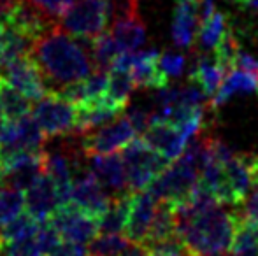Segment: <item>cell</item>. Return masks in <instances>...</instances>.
<instances>
[{"instance_id": "22", "label": "cell", "mask_w": 258, "mask_h": 256, "mask_svg": "<svg viewBox=\"0 0 258 256\" xmlns=\"http://www.w3.org/2000/svg\"><path fill=\"white\" fill-rule=\"evenodd\" d=\"M234 256H258V225L239 214L234 242L230 247Z\"/></svg>"}, {"instance_id": "8", "label": "cell", "mask_w": 258, "mask_h": 256, "mask_svg": "<svg viewBox=\"0 0 258 256\" xmlns=\"http://www.w3.org/2000/svg\"><path fill=\"white\" fill-rule=\"evenodd\" d=\"M48 221L56 228L60 237L71 240V242L86 244L100 233L99 218L81 211L74 204H65L56 207Z\"/></svg>"}, {"instance_id": "15", "label": "cell", "mask_w": 258, "mask_h": 256, "mask_svg": "<svg viewBox=\"0 0 258 256\" xmlns=\"http://www.w3.org/2000/svg\"><path fill=\"white\" fill-rule=\"evenodd\" d=\"M156 200L150 192H134L130 202L128 221L125 226V235L132 244H143L150 232L151 221L156 212Z\"/></svg>"}, {"instance_id": "13", "label": "cell", "mask_w": 258, "mask_h": 256, "mask_svg": "<svg viewBox=\"0 0 258 256\" xmlns=\"http://www.w3.org/2000/svg\"><path fill=\"white\" fill-rule=\"evenodd\" d=\"M143 139L169 161H176L188 146V140L176 125L158 118H151V123L143 133Z\"/></svg>"}, {"instance_id": "11", "label": "cell", "mask_w": 258, "mask_h": 256, "mask_svg": "<svg viewBox=\"0 0 258 256\" xmlns=\"http://www.w3.org/2000/svg\"><path fill=\"white\" fill-rule=\"evenodd\" d=\"M0 23L9 27L16 34L23 35L30 42H35L53 27L54 20L46 16L41 9H37L28 0H16L14 6L0 18Z\"/></svg>"}, {"instance_id": "20", "label": "cell", "mask_w": 258, "mask_h": 256, "mask_svg": "<svg viewBox=\"0 0 258 256\" xmlns=\"http://www.w3.org/2000/svg\"><path fill=\"white\" fill-rule=\"evenodd\" d=\"M223 168L225 174H227L228 185H230L232 192H234L235 198L239 200V205H241L253 185L251 170H249L246 154H234L225 161Z\"/></svg>"}, {"instance_id": "39", "label": "cell", "mask_w": 258, "mask_h": 256, "mask_svg": "<svg viewBox=\"0 0 258 256\" xmlns=\"http://www.w3.org/2000/svg\"><path fill=\"white\" fill-rule=\"evenodd\" d=\"M234 68L246 72V74L255 75V77L258 79V60L253 58V56H249L248 53H244V51H239L237 53V56H235Z\"/></svg>"}, {"instance_id": "45", "label": "cell", "mask_w": 258, "mask_h": 256, "mask_svg": "<svg viewBox=\"0 0 258 256\" xmlns=\"http://www.w3.org/2000/svg\"><path fill=\"white\" fill-rule=\"evenodd\" d=\"M0 158H2V151H0Z\"/></svg>"}, {"instance_id": "4", "label": "cell", "mask_w": 258, "mask_h": 256, "mask_svg": "<svg viewBox=\"0 0 258 256\" xmlns=\"http://www.w3.org/2000/svg\"><path fill=\"white\" fill-rule=\"evenodd\" d=\"M130 192H144L172 161L158 153L144 139H134L121 151Z\"/></svg>"}, {"instance_id": "25", "label": "cell", "mask_w": 258, "mask_h": 256, "mask_svg": "<svg viewBox=\"0 0 258 256\" xmlns=\"http://www.w3.org/2000/svg\"><path fill=\"white\" fill-rule=\"evenodd\" d=\"M119 55L121 53H119V48L111 32H104L99 37L90 41V56H92V62L97 68L109 70Z\"/></svg>"}, {"instance_id": "3", "label": "cell", "mask_w": 258, "mask_h": 256, "mask_svg": "<svg viewBox=\"0 0 258 256\" xmlns=\"http://www.w3.org/2000/svg\"><path fill=\"white\" fill-rule=\"evenodd\" d=\"M112 16L114 0H76L61 16V27L72 37L90 42L104 34Z\"/></svg>"}, {"instance_id": "48", "label": "cell", "mask_w": 258, "mask_h": 256, "mask_svg": "<svg viewBox=\"0 0 258 256\" xmlns=\"http://www.w3.org/2000/svg\"><path fill=\"white\" fill-rule=\"evenodd\" d=\"M256 90H258V88H256Z\"/></svg>"}, {"instance_id": "5", "label": "cell", "mask_w": 258, "mask_h": 256, "mask_svg": "<svg viewBox=\"0 0 258 256\" xmlns=\"http://www.w3.org/2000/svg\"><path fill=\"white\" fill-rule=\"evenodd\" d=\"M32 116L46 137L72 135L78 130V106L56 92H49L42 99L35 100L32 106Z\"/></svg>"}, {"instance_id": "7", "label": "cell", "mask_w": 258, "mask_h": 256, "mask_svg": "<svg viewBox=\"0 0 258 256\" xmlns=\"http://www.w3.org/2000/svg\"><path fill=\"white\" fill-rule=\"evenodd\" d=\"M2 79L30 100H39L51 92L41 67L30 53L18 56L13 62L4 65Z\"/></svg>"}, {"instance_id": "28", "label": "cell", "mask_w": 258, "mask_h": 256, "mask_svg": "<svg viewBox=\"0 0 258 256\" xmlns=\"http://www.w3.org/2000/svg\"><path fill=\"white\" fill-rule=\"evenodd\" d=\"M0 95H2L7 120H20V118L32 113V100L27 99L25 95H21L18 90H14L13 86L7 84L4 79L0 82Z\"/></svg>"}, {"instance_id": "38", "label": "cell", "mask_w": 258, "mask_h": 256, "mask_svg": "<svg viewBox=\"0 0 258 256\" xmlns=\"http://www.w3.org/2000/svg\"><path fill=\"white\" fill-rule=\"evenodd\" d=\"M44 256H90V251L83 244L63 240L58 242L53 249H49Z\"/></svg>"}, {"instance_id": "16", "label": "cell", "mask_w": 258, "mask_h": 256, "mask_svg": "<svg viewBox=\"0 0 258 256\" xmlns=\"http://www.w3.org/2000/svg\"><path fill=\"white\" fill-rule=\"evenodd\" d=\"M90 172L99 179L100 185L105 190H109V192H114L116 195L128 192V181H126V170L121 154L109 153L92 156Z\"/></svg>"}, {"instance_id": "32", "label": "cell", "mask_w": 258, "mask_h": 256, "mask_svg": "<svg viewBox=\"0 0 258 256\" xmlns=\"http://www.w3.org/2000/svg\"><path fill=\"white\" fill-rule=\"evenodd\" d=\"M239 51H241L239 42L235 41L234 35L227 30V34L223 35V39H221V41L218 42L216 48H214V53H216V58L214 60H216V62L220 63L228 74L230 70H234L235 56H237Z\"/></svg>"}, {"instance_id": "29", "label": "cell", "mask_w": 258, "mask_h": 256, "mask_svg": "<svg viewBox=\"0 0 258 256\" xmlns=\"http://www.w3.org/2000/svg\"><path fill=\"white\" fill-rule=\"evenodd\" d=\"M227 34V23H225V16L221 13H214L204 23H201L199 28V46L206 51H211L218 46V42L223 39Z\"/></svg>"}, {"instance_id": "19", "label": "cell", "mask_w": 258, "mask_h": 256, "mask_svg": "<svg viewBox=\"0 0 258 256\" xmlns=\"http://www.w3.org/2000/svg\"><path fill=\"white\" fill-rule=\"evenodd\" d=\"M225 75H227V70H225L216 60L211 62L206 56H201V58L197 60V63L194 65V68H191L190 81L195 82L197 86H201L202 92L211 99V97L216 95V92L220 90Z\"/></svg>"}, {"instance_id": "12", "label": "cell", "mask_w": 258, "mask_h": 256, "mask_svg": "<svg viewBox=\"0 0 258 256\" xmlns=\"http://www.w3.org/2000/svg\"><path fill=\"white\" fill-rule=\"evenodd\" d=\"M71 204L88 214L100 218L107 211L111 197L107 195V190L100 185L99 179L90 172V168H83L72 181Z\"/></svg>"}, {"instance_id": "41", "label": "cell", "mask_w": 258, "mask_h": 256, "mask_svg": "<svg viewBox=\"0 0 258 256\" xmlns=\"http://www.w3.org/2000/svg\"><path fill=\"white\" fill-rule=\"evenodd\" d=\"M246 160H248L249 170H251L253 183H258V154H246Z\"/></svg>"}, {"instance_id": "2", "label": "cell", "mask_w": 258, "mask_h": 256, "mask_svg": "<svg viewBox=\"0 0 258 256\" xmlns=\"http://www.w3.org/2000/svg\"><path fill=\"white\" fill-rule=\"evenodd\" d=\"M237 212L223 211L220 205L211 211L176 223V233L190 256H223L234 242Z\"/></svg>"}, {"instance_id": "14", "label": "cell", "mask_w": 258, "mask_h": 256, "mask_svg": "<svg viewBox=\"0 0 258 256\" xmlns=\"http://www.w3.org/2000/svg\"><path fill=\"white\" fill-rule=\"evenodd\" d=\"M56 185L48 174H42L25 190V209L30 216H34L39 223H44L60 207Z\"/></svg>"}, {"instance_id": "6", "label": "cell", "mask_w": 258, "mask_h": 256, "mask_svg": "<svg viewBox=\"0 0 258 256\" xmlns=\"http://www.w3.org/2000/svg\"><path fill=\"white\" fill-rule=\"evenodd\" d=\"M136 135L137 130L134 128L130 118L123 114L111 123L85 133L81 139V153L88 158L116 153L118 149L128 146L136 139Z\"/></svg>"}, {"instance_id": "35", "label": "cell", "mask_w": 258, "mask_h": 256, "mask_svg": "<svg viewBox=\"0 0 258 256\" xmlns=\"http://www.w3.org/2000/svg\"><path fill=\"white\" fill-rule=\"evenodd\" d=\"M28 2H32L37 9H41L46 16L54 20V18L63 16V14L71 9V6L76 0H28Z\"/></svg>"}, {"instance_id": "47", "label": "cell", "mask_w": 258, "mask_h": 256, "mask_svg": "<svg viewBox=\"0 0 258 256\" xmlns=\"http://www.w3.org/2000/svg\"><path fill=\"white\" fill-rule=\"evenodd\" d=\"M232 256H234V254H232Z\"/></svg>"}, {"instance_id": "46", "label": "cell", "mask_w": 258, "mask_h": 256, "mask_svg": "<svg viewBox=\"0 0 258 256\" xmlns=\"http://www.w3.org/2000/svg\"><path fill=\"white\" fill-rule=\"evenodd\" d=\"M237 2H241V0H237Z\"/></svg>"}, {"instance_id": "42", "label": "cell", "mask_w": 258, "mask_h": 256, "mask_svg": "<svg viewBox=\"0 0 258 256\" xmlns=\"http://www.w3.org/2000/svg\"><path fill=\"white\" fill-rule=\"evenodd\" d=\"M7 121V116H6V109H4V102H2V95H0V125Z\"/></svg>"}, {"instance_id": "10", "label": "cell", "mask_w": 258, "mask_h": 256, "mask_svg": "<svg viewBox=\"0 0 258 256\" xmlns=\"http://www.w3.org/2000/svg\"><path fill=\"white\" fill-rule=\"evenodd\" d=\"M111 35L119 53H134L146 42V25L139 16L137 0H118Z\"/></svg>"}, {"instance_id": "9", "label": "cell", "mask_w": 258, "mask_h": 256, "mask_svg": "<svg viewBox=\"0 0 258 256\" xmlns=\"http://www.w3.org/2000/svg\"><path fill=\"white\" fill-rule=\"evenodd\" d=\"M112 67L128 70L136 82V88L162 90L169 86V75L160 68V53L156 49L121 53Z\"/></svg>"}, {"instance_id": "37", "label": "cell", "mask_w": 258, "mask_h": 256, "mask_svg": "<svg viewBox=\"0 0 258 256\" xmlns=\"http://www.w3.org/2000/svg\"><path fill=\"white\" fill-rule=\"evenodd\" d=\"M242 212V218L249 219V221L258 225V183H253L251 190L246 195V198L242 200V204L239 205Z\"/></svg>"}, {"instance_id": "26", "label": "cell", "mask_w": 258, "mask_h": 256, "mask_svg": "<svg viewBox=\"0 0 258 256\" xmlns=\"http://www.w3.org/2000/svg\"><path fill=\"white\" fill-rule=\"evenodd\" d=\"M136 82L132 79V74L125 68L111 67L109 68V81H107V97L118 106L125 107L130 100Z\"/></svg>"}, {"instance_id": "40", "label": "cell", "mask_w": 258, "mask_h": 256, "mask_svg": "<svg viewBox=\"0 0 258 256\" xmlns=\"http://www.w3.org/2000/svg\"><path fill=\"white\" fill-rule=\"evenodd\" d=\"M118 256H155V254H151L150 251L141 246V244H130V246L126 247L125 251H121Z\"/></svg>"}, {"instance_id": "27", "label": "cell", "mask_w": 258, "mask_h": 256, "mask_svg": "<svg viewBox=\"0 0 258 256\" xmlns=\"http://www.w3.org/2000/svg\"><path fill=\"white\" fill-rule=\"evenodd\" d=\"M41 223L30 216L27 211L21 212L20 216H16L14 219H11L9 223H6L4 226H0V232H2L4 244L13 242V240L27 239V237H34L37 233Z\"/></svg>"}, {"instance_id": "24", "label": "cell", "mask_w": 258, "mask_h": 256, "mask_svg": "<svg viewBox=\"0 0 258 256\" xmlns=\"http://www.w3.org/2000/svg\"><path fill=\"white\" fill-rule=\"evenodd\" d=\"M32 44H34V42H30L28 39H25L23 35L16 34V32L11 30L9 27L0 23V67L13 62L18 56L30 53Z\"/></svg>"}, {"instance_id": "21", "label": "cell", "mask_w": 258, "mask_h": 256, "mask_svg": "<svg viewBox=\"0 0 258 256\" xmlns=\"http://www.w3.org/2000/svg\"><path fill=\"white\" fill-rule=\"evenodd\" d=\"M256 88H258V79L255 75L246 74V72L234 68V70H230L225 75L220 90H218L216 95L211 99V107L223 106L234 93H249V92H255Z\"/></svg>"}, {"instance_id": "44", "label": "cell", "mask_w": 258, "mask_h": 256, "mask_svg": "<svg viewBox=\"0 0 258 256\" xmlns=\"http://www.w3.org/2000/svg\"><path fill=\"white\" fill-rule=\"evenodd\" d=\"M0 82H2V74H0Z\"/></svg>"}, {"instance_id": "23", "label": "cell", "mask_w": 258, "mask_h": 256, "mask_svg": "<svg viewBox=\"0 0 258 256\" xmlns=\"http://www.w3.org/2000/svg\"><path fill=\"white\" fill-rule=\"evenodd\" d=\"M176 233V214H174V205L167 204V202H158L156 207L155 218L151 221L150 232H148L146 239L143 240V244L155 242V240H162L167 237ZM141 244V246H143Z\"/></svg>"}, {"instance_id": "34", "label": "cell", "mask_w": 258, "mask_h": 256, "mask_svg": "<svg viewBox=\"0 0 258 256\" xmlns=\"http://www.w3.org/2000/svg\"><path fill=\"white\" fill-rule=\"evenodd\" d=\"M0 256H44L37 237H27V239L6 242L0 251Z\"/></svg>"}, {"instance_id": "17", "label": "cell", "mask_w": 258, "mask_h": 256, "mask_svg": "<svg viewBox=\"0 0 258 256\" xmlns=\"http://www.w3.org/2000/svg\"><path fill=\"white\" fill-rule=\"evenodd\" d=\"M199 7L201 0H177L172 20V41L177 48H190L197 37V27H201Z\"/></svg>"}, {"instance_id": "36", "label": "cell", "mask_w": 258, "mask_h": 256, "mask_svg": "<svg viewBox=\"0 0 258 256\" xmlns=\"http://www.w3.org/2000/svg\"><path fill=\"white\" fill-rule=\"evenodd\" d=\"M184 56L179 55V53H172V51H167L163 55H160V68L165 72L167 75H172V77H177V75L183 74L184 70Z\"/></svg>"}, {"instance_id": "18", "label": "cell", "mask_w": 258, "mask_h": 256, "mask_svg": "<svg viewBox=\"0 0 258 256\" xmlns=\"http://www.w3.org/2000/svg\"><path fill=\"white\" fill-rule=\"evenodd\" d=\"M134 192H123L111 198L107 211L99 218L100 233H123L126 221H128L130 202H132Z\"/></svg>"}, {"instance_id": "31", "label": "cell", "mask_w": 258, "mask_h": 256, "mask_svg": "<svg viewBox=\"0 0 258 256\" xmlns=\"http://www.w3.org/2000/svg\"><path fill=\"white\" fill-rule=\"evenodd\" d=\"M25 209V192L11 186H0V226L20 216Z\"/></svg>"}, {"instance_id": "1", "label": "cell", "mask_w": 258, "mask_h": 256, "mask_svg": "<svg viewBox=\"0 0 258 256\" xmlns=\"http://www.w3.org/2000/svg\"><path fill=\"white\" fill-rule=\"evenodd\" d=\"M30 55L39 63L48 84L58 86V90L88 77L95 67L83 46L58 25H53L32 44Z\"/></svg>"}, {"instance_id": "30", "label": "cell", "mask_w": 258, "mask_h": 256, "mask_svg": "<svg viewBox=\"0 0 258 256\" xmlns=\"http://www.w3.org/2000/svg\"><path fill=\"white\" fill-rule=\"evenodd\" d=\"M130 240L121 233H99L90 240V256H118L130 246Z\"/></svg>"}, {"instance_id": "33", "label": "cell", "mask_w": 258, "mask_h": 256, "mask_svg": "<svg viewBox=\"0 0 258 256\" xmlns=\"http://www.w3.org/2000/svg\"><path fill=\"white\" fill-rule=\"evenodd\" d=\"M143 247H146L155 256H190L186 247H184V242L181 240V237L177 233L167 237V239L143 244Z\"/></svg>"}, {"instance_id": "43", "label": "cell", "mask_w": 258, "mask_h": 256, "mask_svg": "<svg viewBox=\"0 0 258 256\" xmlns=\"http://www.w3.org/2000/svg\"><path fill=\"white\" fill-rule=\"evenodd\" d=\"M4 247V239H2V232H0V251H2Z\"/></svg>"}]
</instances>
